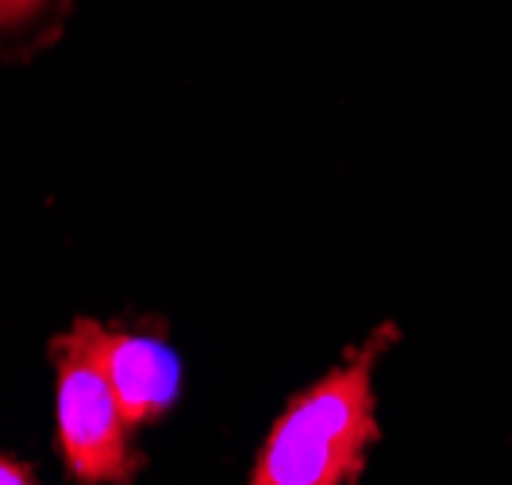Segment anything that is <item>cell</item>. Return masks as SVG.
<instances>
[{
    "mask_svg": "<svg viewBox=\"0 0 512 485\" xmlns=\"http://www.w3.org/2000/svg\"><path fill=\"white\" fill-rule=\"evenodd\" d=\"M85 332L135 432L178 405L181 358L166 335L154 328H108L97 320H85Z\"/></svg>",
    "mask_w": 512,
    "mask_h": 485,
    "instance_id": "cell-3",
    "label": "cell"
},
{
    "mask_svg": "<svg viewBox=\"0 0 512 485\" xmlns=\"http://www.w3.org/2000/svg\"><path fill=\"white\" fill-rule=\"evenodd\" d=\"M54 435L66 474L77 485H131L143 470L135 451V428L89 343L85 320L54 335Z\"/></svg>",
    "mask_w": 512,
    "mask_h": 485,
    "instance_id": "cell-2",
    "label": "cell"
},
{
    "mask_svg": "<svg viewBox=\"0 0 512 485\" xmlns=\"http://www.w3.org/2000/svg\"><path fill=\"white\" fill-rule=\"evenodd\" d=\"M66 0H0V58H27L62 31Z\"/></svg>",
    "mask_w": 512,
    "mask_h": 485,
    "instance_id": "cell-4",
    "label": "cell"
},
{
    "mask_svg": "<svg viewBox=\"0 0 512 485\" xmlns=\"http://www.w3.org/2000/svg\"><path fill=\"white\" fill-rule=\"evenodd\" d=\"M397 339V324H378L324 378L293 393L262 439L247 485H359L382 439L374 374Z\"/></svg>",
    "mask_w": 512,
    "mask_h": 485,
    "instance_id": "cell-1",
    "label": "cell"
},
{
    "mask_svg": "<svg viewBox=\"0 0 512 485\" xmlns=\"http://www.w3.org/2000/svg\"><path fill=\"white\" fill-rule=\"evenodd\" d=\"M0 485H39V478H35V470L27 462L0 451Z\"/></svg>",
    "mask_w": 512,
    "mask_h": 485,
    "instance_id": "cell-5",
    "label": "cell"
}]
</instances>
